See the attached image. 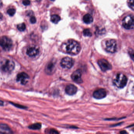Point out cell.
Returning <instances> with one entry per match:
<instances>
[{
  "label": "cell",
  "instance_id": "cell-3",
  "mask_svg": "<svg viewBox=\"0 0 134 134\" xmlns=\"http://www.w3.org/2000/svg\"><path fill=\"white\" fill-rule=\"evenodd\" d=\"M15 68V63L12 60L5 59L1 62V69L5 73H10Z\"/></svg>",
  "mask_w": 134,
  "mask_h": 134
},
{
  "label": "cell",
  "instance_id": "cell-6",
  "mask_svg": "<svg viewBox=\"0 0 134 134\" xmlns=\"http://www.w3.org/2000/svg\"><path fill=\"white\" fill-rule=\"evenodd\" d=\"M105 50L107 52L114 53L117 50V43L115 40L110 39L106 42Z\"/></svg>",
  "mask_w": 134,
  "mask_h": 134
},
{
  "label": "cell",
  "instance_id": "cell-28",
  "mask_svg": "<svg viewBox=\"0 0 134 134\" xmlns=\"http://www.w3.org/2000/svg\"><path fill=\"white\" fill-rule=\"evenodd\" d=\"M133 92L134 93V86H133Z\"/></svg>",
  "mask_w": 134,
  "mask_h": 134
},
{
  "label": "cell",
  "instance_id": "cell-23",
  "mask_svg": "<svg viewBox=\"0 0 134 134\" xmlns=\"http://www.w3.org/2000/svg\"><path fill=\"white\" fill-rule=\"evenodd\" d=\"M129 54L132 60L134 61V50L130 49L129 50Z\"/></svg>",
  "mask_w": 134,
  "mask_h": 134
},
{
  "label": "cell",
  "instance_id": "cell-16",
  "mask_svg": "<svg viewBox=\"0 0 134 134\" xmlns=\"http://www.w3.org/2000/svg\"><path fill=\"white\" fill-rule=\"evenodd\" d=\"M83 21L85 23H91L93 21V18L92 16L89 14H86L83 17Z\"/></svg>",
  "mask_w": 134,
  "mask_h": 134
},
{
  "label": "cell",
  "instance_id": "cell-12",
  "mask_svg": "<svg viewBox=\"0 0 134 134\" xmlns=\"http://www.w3.org/2000/svg\"><path fill=\"white\" fill-rule=\"evenodd\" d=\"M107 95L106 92L103 89H100L96 90L94 92L93 96L96 99H102L105 97Z\"/></svg>",
  "mask_w": 134,
  "mask_h": 134
},
{
  "label": "cell",
  "instance_id": "cell-2",
  "mask_svg": "<svg viewBox=\"0 0 134 134\" xmlns=\"http://www.w3.org/2000/svg\"><path fill=\"white\" fill-rule=\"evenodd\" d=\"M128 79L125 75L119 73L113 80V83L116 86L119 88H123L126 85Z\"/></svg>",
  "mask_w": 134,
  "mask_h": 134
},
{
  "label": "cell",
  "instance_id": "cell-26",
  "mask_svg": "<svg viewBox=\"0 0 134 134\" xmlns=\"http://www.w3.org/2000/svg\"><path fill=\"white\" fill-rule=\"evenodd\" d=\"M48 133H51V134H54V133H58V132H57L56 131H55L54 129H51L49 131H48Z\"/></svg>",
  "mask_w": 134,
  "mask_h": 134
},
{
  "label": "cell",
  "instance_id": "cell-22",
  "mask_svg": "<svg viewBox=\"0 0 134 134\" xmlns=\"http://www.w3.org/2000/svg\"><path fill=\"white\" fill-rule=\"evenodd\" d=\"M128 6L132 10H134V0H129V1Z\"/></svg>",
  "mask_w": 134,
  "mask_h": 134
},
{
  "label": "cell",
  "instance_id": "cell-10",
  "mask_svg": "<svg viewBox=\"0 0 134 134\" xmlns=\"http://www.w3.org/2000/svg\"><path fill=\"white\" fill-rule=\"evenodd\" d=\"M29 78V76L27 73L24 72H21L17 75V81L20 82L21 84L24 85L28 83Z\"/></svg>",
  "mask_w": 134,
  "mask_h": 134
},
{
  "label": "cell",
  "instance_id": "cell-19",
  "mask_svg": "<svg viewBox=\"0 0 134 134\" xmlns=\"http://www.w3.org/2000/svg\"><path fill=\"white\" fill-rule=\"evenodd\" d=\"M17 29L19 31H21V32H23L25 30L26 28V26L25 24L24 23H22L20 24H18L17 25Z\"/></svg>",
  "mask_w": 134,
  "mask_h": 134
},
{
  "label": "cell",
  "instance_id": "cell-20",
  "mask_svg": "<svg viewBox=\"0 0 134 134\" xmlns=\"http://www.w3.org/2000/svg\"><path fill=\"white\" fill-rule=\"evenodd\" d=\"M84 36L86 37H91L92 36V34L90 30L89 29H85L83 30Z\"/></svg>",
  "mask_w": 134,
  "mask_h": 134
},
{
  "label": "cell",
  "instance_id": "cell-25",
  "mask_svg": "<svg viewBox=\"0 0 134 134\" xmlns=\"http://www.w3.org/2000/svg\"><path fill=\"white\" fill-rule=\"evenodd\" d=\"M36 19L35 17H32L30 19V22L31 23L34 24L36 22Z\"/></svg>",
  "mask_w": 134,
  "mask_h": 134
},
{
  "label": "cell",
  "instance_id": "cell-7",
  "mask_svg": "<svg viewBox=\"0 0 134 134\" xmlns=\"http://www.w3.org/2000/svg\"><path fill=\"white\" fill-rule=\"evenodd\" d=\"M74 64V61L72 58L65 57L62 59L61 61V65L64 69H70Z\"/></svg>",
  "mask_w": 134,
  "mask_h": 134
},
{
  "label": "cell",
  "instance_id": "cell-11",
  "mask_svg": "<svg viewBox=\"0 0 134 134\" xmlns=\"http://www.w3.org/2000/svg\"><path fill=\"white\" fill-rule=\"evenodd\" d=\"M82 72L81 70L78 69L74 71L71 75V78L76 83H83V80L81 78Z\"/></svg>",
  "mask_w": 134,
  "mask_h": 134
},
{
  "label": "cell",
  "instance_id": "cell-4",
  "mask_svg": "<svg viewBox=\"0 0 134 134\" xmlns=\"http://www.w3.org/2000/svg\"><path fill=\"white\" fill-rule=\"evenodd\" d=\"M0 45L5 51H9L13 46L12 40L7 37H2L0 39Z\"/></svg>",
  "mask_w": 134,
  "mask_h": 134
},
{
  "label": "cell",
  "instance_id": "cell-14",
  "mask_svg": "<svg viewBox=\"0 0 134 134\" xmlns=\"http://www.w3.org/2000/svg\"><path fill=\"white\" fill-rule=\"evenodd\" d=\"M78 89L76 86L74 85H68L65 88V92L69 95H73L76 93Z\"/></svg>",
  "mask_w": 134,
  "mask_h": 134
},
{
  "label": "cell",
  "instance_id": "cell-17",
  "mask_svg": "<svg viewBox=\"0 0 134 134\" xmlns=\"http://www.w3.org/2000/svg\"><path fill=\"white\" fill-rule=\"evenodd\" d=\"M51 21L54 23L57 24L61 20V17L58 15H53L51 16Z\"/></svg>",
  "mask_w": 134,
  "mask_h": 134
},
{
  "label": "cell",
  "instance_id": "cell-9",
  "mask_svg": "<svg viewBox=\"0 0 134 134\" xmlns=\"http://www.w3.org/2000/svg\"><path fill=\"white\" fill-rule=\"evenodd\" d=\"M98 64L102 71L105 72L112 69V66L109 62L105 59H100L98 61Z\"/></svg>",
  "mask_w": 134,
  "mask_h": 134
},
{
  "label": "cell",
  "instance_id": "cell-8",
  "mask_svg": "<svg viewBox=\"0 0 134 134\" xmlns=\"http://www.w3.org/2000/svg\"><path fill=\"white\" fill-rule=\"evenodd\" d=\"M39 47L36 45H32L28 47L27 49V54L30 57L36 56L39 54Z\"/></svg>",
  "mask_w": 134,
  "mask_h": 134
},
{
  "label": "cell",
  "instance_id": "cell-27",
  "mask_svg": "<svg viewBox=\"0 0 134 134\" xmlns=\"http://www.w3.org/2000/svg\"><path fill=\"white\" fill-rule=\"evenodd\" d=\"M121 133H127L125 131H122V132H120Z\"/></svg>",
  "mask_w": 134,
  "mask_h": 134
},
{
  "label": "cell",
  "instance_id": "cell-29",
  "mask_svg": "<svg viewBox=\"0 0 134 134\" xmlns=\"http://www.w3.org/2000/svg\"><path fill=\"white\" fill-rule=\"evenodd\" d=\"M51 0V1H55V0Z\"/></svg>",
  "mask_w": 134,
  "mask_h": 134
},
{
  "label": "cell",
  "instance_id": "cell-13",
  "mask_svg": "<svg viewBox=\"0 0 134 134\" xmlns=\"http://www.w3.org/2000/svg\"><path fill=\"white\" fill-rule=\"evenodd\" d=\"M55 70V62L54 61H51L46 65L45 71L47 74L51 75L54 73Z\"/></svg>",
  "mask_w": 134,
  "mask_h": 134
},
{
  "label": "cell",
  "instance_id": "cell-30",
  "mask_svg": "<svg viewBox=\"0 0 134 134\" xmlns=\"http://www.w3.org/2000/svg\"></svg>",
  "mask_w": 134,
  "mask_h": 134
},
{
  "label": "cell",
  "instance_id": "cell-24",
  "mask_svg": "<svg viewBox=\"0 0 134 134\" xmlns=\"http://www.w3.org/2000/svg\"><path fill=\"white\" fill-rule=\"evenodd\" d=\"M22 4L24 6H28L30 5V0H24L22 1Z\"/></svg>",
  "mask_w": 134,
  "mask_h": 134
},
{
  "label": "cell",
  "instance_id": "cell-1",
  "mask_svg": "<svg viewBox=\"0 0 134 134\" xmlns=\"http://www.w3.org/2000/svg\"><path fill=\"white\" fill-rule=\"evenodd\" d=\"M62 48L67 53L72 55H75L81 50V46L77 41L70 39L63 44Z\"/></svg>",
  "mask_w": 134,
  "mask_h": 134
},
{
  "label": "cell",
  "instance_id": "cell-18",
  "mask_svg": "<svg viewBox=\"0 0 134 134\" xmlns=\"http://www.w3.org/2000/svg\"><path fill=\"white\" fill-rule=\"evenodd\" d=\"M41 127V124L39 123H36L34 124H32L29 126V129H31L38 130Z\"/></svg>",
  "mask_w": 134,
  "mask_h": 134
},
{
  "label": "cell",
  "instance_id": "cell-5",
  "mask_svg": "<svg viewBox=\"0 0 134 134\" xmlns=\"http://www.w3.org/2000/svg\"><path fill=\"white\" fill-rule=\"evenodd\" d=\"M122 25L125 29L131 30L134 28V16H128L122 21Z\"/></svg>",
  "mask_w": 134,
  "mask_h": 134
},
{
  "label": "cell",
  "instance_id": "cell-15",
  "mask_svg": "<svg viewBox=\"0 0 134 134\" xmlns=\"http://www.w3.org/2000/svg\"><path fill=\"white\" fill-rule=\"evenodd\" d=\"M0 133H11L12 132L9 127L6 125L1 124L0 125Z\"/></svg>",
  "mask_w": 134,
  "mask_h": 134
},
{
  "label": "cell",
  "instance_id": "cell-21",
  "mask_svg": "<svg viewBox=\"0 0 134 134\" xmlns=\"http://www.w3.org/2000/svg\"><path fill=\"white\" fill-rule=\"evenodd\" d=\"M7 13L10 16H13L16 13V10L13 8H10L8 10Z\"/></svg>",
  "mask_w": 134,
  "mask_h": 134
}]
</instances>
